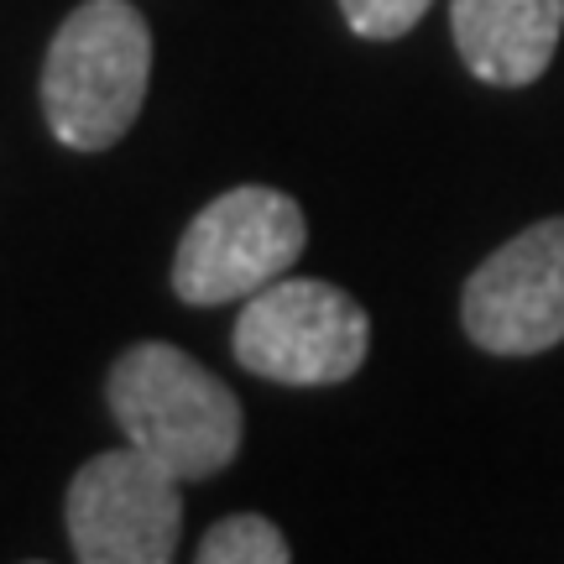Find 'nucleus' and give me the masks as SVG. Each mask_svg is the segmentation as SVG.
<instances>
[{
	"mask_svg": "<svg viewBox=\"0 0 564 564\" xmlns=\"http://www.w3.org/2000/svg\"><path fill=\"white\" fill-rule=\"evenodd\" d=\"M110 413L126 444L147 449L178 481L220 476L241 449V398L178 345H131L110 366Z\"/></svg>",
	"mask_w": 564,
	"mask_h": 564,
	"instance_id": "nucleus-1",
	"label": "nucleus"
},
{
	"mask_svg": "<svg viewBox=\"0 0 564 564\" xmlns=\"http://www.w3.org/2000/svg\"><path fill=\"white\" fill-rule=\"evenodd\" d=\"M152 79V32L131 0H84L42 63V110L63 147L105 152L131 131Z\"/></svg>",
	"mask_w": 564,
	"mask_h": 564,
	"instance_id": "nucleus-2",
	"label": "nucleus"
},
{
	"mask_svg": "<svg viewBox=\"0 0 564 564\" xmlns=\"http://www.w3.org/2000/svg\"><path fill=\"white\" fill-rule=\"evenodd\" d=\"M371 319L350 293L319 278H278L236 319V361L282 387L350 382L366 361Z\"/></svg>",
	"mask_w": 564,
	"mask_h": 564,
	"instance_id": "nucleus-3",
	"label": "nucleus"
},
{
	"mask_svg": "<svg viewBox=\"0 0 564 564\" xmlns=\"http://www.w3.org/2000/svg\"><path fill=\"white\" fill-rule=\"evenodd\" d=\"M308 225L303 209L278 188L246 183L209 199L188 220L173 257V293L183 303H236L293 272Z\"/></svg>",
	"mask_w": 564,
	"mask_h": 564,
	"instance_id": "nucleus-4",
	"label": "nucleus"
},
{
	"mask_svg": "<svg viewBox=\"0 0 564 564\" xmlns=\"http://www.w3.org/2000/svg\"><path fill=\"white\" fill-rule=\"evenodd\" d=\"M178 476L147 449H105L68 486V544L84 564H167L183 533Z\"/></svg>",
	"mask_w": 564,
	"mask_h": 564,
	"instance_id": "nucleus-5",
	"label": "nucleus"
},
{
	"mask_svg": "<svg viewBox=\"0 0 564 564\" xmlns=\"http://www.w3.org/2000/svg\"><path fill=\"white\" fill-rule=\"evenodd\" d=\"M460 319L491 356H539L564 340V215L528 225L470 272Z\"/></svg>",
	"mask_w": 564,
	"mask_h": 564,
	"instance_id": "nucleus-6",
	"label": "nucleus"
},
{
	"mask_svg": "<svg viewBox=\"0 0 564 564\" xmlns=\"http://www.w3.org/2000/svg\"><path fill=\"white\" fill-rule=\"evenodd\" d=\"M449 26L476 79L523 89L554 63L564 0H449Z\"/></svg>",
	"mask_w": 564,
	"mask_h": 564,
	"instance_id": "nucleus-7",
	"label": "nucleus"
},
{
	"mask_svg": "<svg viewBox=\"0 0 564 564\" xmlns=\"http://www.w3.org/2000/svg\"><path fill=\"white\" fill-rule=\"evenodd\" d=\"M293 549L282 539L278 523H267L262 512H236L204 533L199 564H288Z\"/></svg>",
	"mask_w": 564,
	"mask_h": 564,
	"instance_id": "nucleus-8",
	"label": "nucleus"
},
{
	"mask_svg": "<svg viewBox=\"0 0 564 564\" xmlns=\"http://www.w3.org/2000/svg\"><path fill=\"white\" fill-rule=\"evenodd\" d=\"M429 6L434 0H340L350 32L371 42H392V37H403V32H413Z\"/></svg>",
	"mask_w": 564,
	"mask_h": 564,
	"instance_id": "nucleus-9",
	"label": "nucleus"
}]
</instances>
